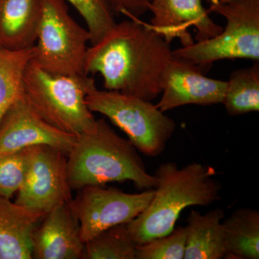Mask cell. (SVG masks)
<instances>
[{
    "label": "cell",
    "mask_w": 259,
    "mask_h": 259,
    "mask_svg": "<svg viewBox=\"0 0 259 259\" xmlns=\"http://www.w3.org/2000/svg\"><path fill=\"white\" fill-rule=\"evenodd\" d=\"M170 44L139 18L115 26L88 48L85 75H101L104 88L152 102L161 95Z\"/></svg>",
    "instance_id": "1"
},
{
    "label": "cell",
    "mask_w": 259,
    "mask_h": 259,
    "mask_svg": "<svg viewBox=\"0 0 259 259\" xmlns=\"http://www.w3.org/2000/svg\"><path fill=\"white\" fill-rule=\"evenodd\" d=\"M215 175L212 167L197 162L182 168L174 162L161 163L154 175L157 185L151 202L126 224L135 243L142 245L169 234L184 209L220 199L222 186Z\"/></svg>",
    "instance_id": "2"
},
{
    "label": "cell",
    "mask_w": 259,
    "mask_h": 259,
    "mask_svg": "<svg viewBox=\"0 0 259 259\" xmlns=\"http://www.w3.org/2000/svg\"><path fill=\"white\" fill-rule=\"evenodd\" d=\"M68 182L73 190L88 186L130 181L139 190L156 188L138 150L119 136L104 118L77 136L67 156Z\"/></svg>",
    "instance_id": "3"
},
{
    "label": "cell",
    "mask_w": 259,
    "mask_h": 259,
    "mask_svg": "<svg viewBox=\"0 0 259 259\" xmlns=\"http://www.w3.org/2000/svg\"><path fill=\"white\" fill-rule=\"evenodd\" d=\"M95 88V80L88 75L53 74L32 59L24 76L23 97L48 123L79 136L96 122L86 104V97Z\"/></svg>",
    "instance_id": "4"
},
{
    "label": "cell",
    "mask_w": 259,
    "mask_h": 259,
    "mask_svg": "<svg viewBox=\"0 0 259 259\" xmlns=\"http://www.w3.org/2000/svg\"><path fill=\"white\" fill-rule=\"evenodd\" d=\"M207 11L224 17L226 28L217 36L172 51V55L202 70L221 60L259 62V0H209Z\"/></svg>",
    "instance_id": "5"
},
{
    "label": "cell",
    "mask_w": 259,
    "mask_h": 259,
    "mask_svg": "<svg viewBox=\"0 0 259 259\" xmlns=\"http://www.w3.org/2000/svg\"><path fill=\"white\" fill-rule=\"evenodd\" d=\"M86 104L123 131L138 151L149 157L161 155L176 131L173 119L152 102L139 97L95 88L86 97Z\"/></svg>",
    "instance_id": "6"
},
{
    "label": "cell",
    "mask_w": 259,
    "mask_h": 259,
    "mask_svg": "<svg viewBox=\"0 0 259 259\" xmlns=\"http://www.w3.org/2000/svg\"><path fill=\"white\" fill-rule=\"evenodd\" d=\"M90 35L70 15L64 0H42V17L33 59L56 74L85 75Z\"/></svg>",
    "instance_id": "7"
},
{
    "label": "cell",
    "mask_w": 259,
    "mask_h": 259,
    "mask_svg": "<svg viewBox=\"0 0 259 259\" xmlns=\"http://www.w3.org/2000/svg\"><path fill=\"white\" fill-rule=\"evenodd\" d=\"M153 194L154 189L138 194L102 185L80 189L69 205L79 221L81 239L85 243L108 228L131 222L148 207Z\"/></svg>",
    "instance_id": "8"
},
{
    "label": "cell",
    "mask_w": 259,
    "mask_h": 259,
    "mask_svg": "<svg viewBox=\"0 0 259 259\" xmlns=\"http://www.w3.org/2000/svg\"><path fill=\"white\" fill-rule=\"evenodd\" d=\"M67 156L48 145L30 147L28 175L17 192L15 203L45 215L72 199L68 182Z\"/></svg>",
    "instance_id": "9"
},
{
    "label": "cell",
    "mask_w": 259,
    "mask_h": 259,
    "mask_svg": "<svg viewBox=\"0 0 259 259\" xmlns=\"http://www.w3.org/2000/svg\"><path fill=\"white\" fill-rule=\"evenodd\" d=\"M77 136L48 123L24 97L10 107L0 122V156L37 145H48L69 154Z\"/></svg>",
    "instance_id": "10"
},
{
    "label": "cell",
    "mask_w": 259,
    "mask_h": 259,
    "mask_svg": "<svg viewBox=\"0 0 259 259\" xmlns=\"http://www.w3.org/2000/svg\"><path fill=\"white\" fill-rule=\"evenodd\" d=\"M161 88V97L156 105L166 112L187 105L222 103L226 81L207 77L198 66L172 55L163 71Z\"/></svg>",
    "instance_id": "11"
},
{
    "label": "cell",
    "mask_w": 259,
    "mask_h": 259,
    "mask_svg": "<svg viewBox=\"0 0 259 259\" xmlns=\"http://www.w3.org/2000/svg\"><path fill=\"white\" fill-rule=\"evenodd\" d=\"M149 11L153 16L148 26L169 44L175 39L182 47L193 44L191 27L195 28L197 41L217 36L223 29L209 17L202 0H151Z\"/></svg>",
    "instance_id": "12"
},
{
    "label": "cell",
    "mask_w": 259,
    "mask_h": 259,
    "mask_svg": "<svg viewBox=\"0 0 259 259\" xmlns=\"http://www.w3.org/2000/svg\"><path fill=\"white\" fill-rule=\"evenodd\" d=\"M83 248L79 223L69 202L46 214L32 236V258L82 259Z\"/></svg>",
    "instance_id": "13"
},
{
    "label": "cell",
    "mask_w": 259,
    "mask_h": 259,
    "mask_svg": "<svg viewBox=\"0 0 259 259\" xmlns=\"http://www.w3.org/2000/svg\"><path fill=\"white\" fill-rule=\"evenodd\" d=\"M44 216L0 196V259H32V236Z\"/></svg>",
    "instance_id": "14"
},
{
    "label": "cell",
    "mask_w": 259,
    "mask_h": 259,
    "mask_svg": "<svg viewBox=\"0 0 259 259\" xmlns=\"http://www.w3.org/2000/svg\"><path fill=\"white\" fill-rule=\"evenodd\" d=\"M42 0H0V47L30 49L36 42Z\"/></svg>",
    "instance_id": "15"
},
{
    "label": "cell",
    "mask_w": 259,
    "mask_h": 259,
    "mask_svg": "<svg viewBox=\"0 0 259 259\" xmlns=\"http://www.w3.org/2000/svg\"><path fill=\"white\" fill-rule=\"evenodd\" d=\"M224 210L215 208L202 214L192 210L187 219L184 259H221L226 257L223 221Z\"/></svg>",
    "instance_id": "16"
},
{
    "label": "cell",
    "mask_w": 259,
    "mask_h": 259,
    "mask_svg": "<svg viewBox=\"0 0 259 259\" xmlns=\"http://www.w3.org/2000/svg\"><path fill=\"white\" fill-rule=\"evenodd\" d=\"M226 258H259L258 209H237L223 221Z\"/></svg>",
    "instance_id": "17"
},
{
    "label": "cell",
    "mask_w": 259,
    "mask_h": 259,
    "mask_svg": "<svg viewBox=\"0 0 259 259\" xmlns=\"http://www.w3.org/2000/svg\"><path fill=\"white\" fill-rule=\"evenodd\" d=\"M33 58V47L10 50L0 47V122L5 114L23 96L24 76Z\"/></svg>",
    "instance_id": "18"
},
{
    "label": "cell",
    "mask_w": 259,
    "mask_h": 259,
    "mask_svg": "<svg viewBox=\"0 0 259 259\" xmlns=\"http://www.w3.org/2000/svg\"><path fill=\"white\" fill-rule=\"evenodd\" d=\"M222 103L232 116L259 111L258 62L231 73Z\"/></svg>",
    "instance_id": "19"
},
{
    "label": "cell",
    "mask_w": 259,
    "mask_h": 259,
    "mask_svg": "<svg viewBox=\"0 0 259 259\" xmlns=\"http://www.w3.org/2000/svg\"><path fill=\"white\" fill-rule=\"evenodd\" d=\"M136 247L127 225H118L85 242L82 259H136Z\"/></svg>",
    "instance_id": "20"
},
{
    "label": "cell",
    "mask_w": 259,
    "mask_h": 259,
    "mask_svg": "<svg viewBox=\"0 0 259 259\" xmlns=\"http://www.w3.org/2000/svg\"><path fill=\"white\" fill-rule=\"evenodd\" d=\"M77 10L84 20L91 45L105 36L116 24L115 13L109 0H64Z\"/></svg>",
    "instance_id": "21"
},
{
    "label": "cell",
    "mask_w": 259,
    "mask_h": 259,
    "mask_svg": "<svg viewBox=\"0 0 259 259\" xmlns=\"http://www.w3.org/2000/svg\"><path fill=\"white\" fill-rule=\"evenodd\" d=\"M30 147L0 156V196L2 197L11 199L23 185L28 175Z\"/></svg>",
    "instance_id": "22"
},
{
    "label": "cell",
    "mask_w": 259,
    "mask_h": 259,
    "mask_svg": "<svg viewBox=\"0 0 259 259\" xmlns=\"http://www.w3.org/2000/svg\"><path fill=\"white\" fill-rule=\"evenodd\" d=\"M187 228L180 226L166 236L136 247V259H184Z\"/></svg>",
    "instance_id": "23"
},
{
    "label": "cell",
    "mask_w": 259,
    "mask_h": 259,
    "mask_svg": "<svg viewBox=\"0 0 259 259\" xmlns=\"http://www.w3.org/2000/svg\"><path fill=\"white\" fill-rule=\"evenodd\" d=\"M115 14H122L129 19L140 18L149 11L151 0H109Z\"/></svg>",
    "instance_id": "24"
},
{
    "label": "cell",
    "mask_w": 259,
    "mask_h": 259,
    "mask_svg": "<svg viewBox=\"0 0 259 259\" xmlns=\"http://www.w3.org/2000/svg\"><path fill=\"white\" fill-rule=\"evenodd\" d=\"M231 1H233V0H220V2H221V3H228V2H231Z\"/></svg>",
    "instance_id": "25"
}]
</instances>
